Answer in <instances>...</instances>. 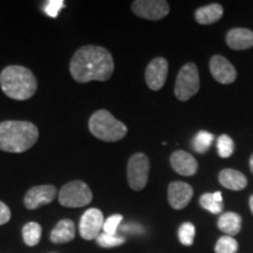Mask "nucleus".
<instances>
[{
  "instance_id": "f257e3e1",
  "label": "nucleus",
  "mask_w": 253,
  "mask_h": 253,
  "mask_svg": "<svg viewBox=\"0 0 253 253\" xmlns=\"http://www.w3.org/2000/svg\"><path fill=\"white\" fill-rule=\"evenodd\" d=\"M114 67V60L109 50L93 45L79 48L69 63L72 78L79 84L109 80Z\"/></svg>"
},
{
  "instance_id": "f03ea898",
  "label": "nucleus",
  "mask_w": 253,
  "mask_h": 253,
  "mask_svg": "<svg viewBox=\"0 0 253 253\" xmlns=\"http://www.w3.org/2000/svg\"><path fill=\"white\" fill-rule=\"evenodd\" d=\"M39 138L37 126L28 121H4L0 123V150L24 153Z\"/></svg>"
},
{
  "instance_id": "7ed1b4c3",
  "label": "nucleus",
  "mask_w": 253,
  "mask_h": 253,
  "mask_svg": "<svg viewBox=\"0 0 253 253\" xmlns=\"http://www.w3.org/2000/svg\"><path fill=\"white\" fill-rule=\"evenodd\" d=\"M0 86L9 99L24 101L31 99L38 88L37 78L23 66H8L0 74Z\"/></svg>"
},
{
  "instance_id": "20e7f679",
  "label": "nucleus",
  "mask_w": 253,
  "mask_h": 253,
  "mask_svg": "<svg viewBox=\"0 0 253 253\" xmlns=\"http://www.w3.org/2000/svg\"><path fill=\"white\" fill-rule=\"evenodd\" d=\"M89 131L104 142H116L122 140L128 132L125 123L116 120L108 110L100 109L89 119Z\"/></svg>"
},
{
  "instance_id": "39448f33",
  "label": "nucleus",
  "mask_w": 253,
  "mask_h": 253,
  "mask_svg": "<svg viewBox=\"0 0 253 253\" xmlns=\"http://www.w3.org/2000/svg\"><path fill=\"white\" fill-rule=\"evenodd\" d=\"M201 82L197 66L194 62L185 63L179 69L175 84V95L179 101H188L198 93Z\"/></svg>"
},
{
  "instance_id": "423d86ee",
  "label": "nucleus",
  "mask_w": 253,
  "mask_h": 253,
  "mask_svg": "<svg viewBox=\"0 0 253 253\" xmlns=\"http://www.w3.org/2000/svg\"><path fill=\"white\" fill-rule=\"evenodd\" d=\"M93 201V192L82 181H72L65 184L59 192V203L66 208L86 207Z\"/></svg>"
},
{
  "instance_id": "0eeeda50",
  "label": "nucleus",
  "mask_w": 253,
  "mask_h": 253,
  "mask_svg": "<svg viewBox=\"0 0 253 253\" xmlns=\"http://www.w3.org/2000/svg\"><path fill=\"white\" fill-rule=\"evenodd\" d=\"M150 162L145 154L136 153L129 158L128 168H126V177L128 184L135 191L144 189L149 178Z\"/></svg>"
},
{
  "instance_id": "6e6552de",
  "label": "nucleus",
  "mask_w": 253,
  "mask_h": 253,
  "mask_svg": "<svg viewBox=\"0 0 253 253\" xmlns=\"http://www.w3.org/2000/svg\"><path fill=\"white\" fill-rule=\"evenodd\" d=\"M135 15L147 20H161L169 14L170 6L166 0H136L131 4Z\"/></svg>"
},
{
  "instance_id": "1a4fd4ad",
  "label": "nucleus",
  "mask_w": 253,
  "mask_h": 253,
  "mask_svg": "<svg viewBox=\"0 0 253 253\" xmlns=\"http://www.w3.org/2000/svg\"><path fill=\"white\" fill-rule=\"evenodd\" d=\"M104 218L102 211L99 209H89L82 214L80 220V236L84 240L96 239L103 229Z\"/></svg>"
},
{
  "instance_id": "9d476101",
  "label": "nucleus",
  "mask_w": 253,
  "mask_h": 253,
  "mask_svg": "<svg viewBox=\"0 0 253 253\" xmlns=\"http://www.w3.org/2000/svg\"><path fill=\"white\" fill-rule=\"evenodd\" d=\"M169 65L164 58H155L149 62L145 69V82L153 90L162 89L167 81Z\"/></svg>"
},
{
  "instance_id": "9b49d317",
  "label": "nucleus",
  "mask_w": 253,
  "mask_h": 253,
  "mask_svg": "<svg viewBox=\"0 0 253 253\" xmlns=\"http://www.w3.org/2000/svg\"><path fill=\"white\" fill-rule=\"evenodd\" d=\"M56 189L54 185H38L28 190L25 195L24 204L28 210H36L42 205L49 204L54 201Z\"/></svg>"
},
{
  "instance_id": "f8f14e48",
  "label": "nucleus",
  "mask_w": 253,
  "mask_h": 253,
  "mask_svg": "<svg viewBox=\"0 0 253 253\" xmlns=\"http://www.w3.org/2000/svg\"><path fill=\"white\" fill-rule=\"evenodd\" d=\"M210 72L212 78L221 84H230L237 79V71L229 60L221 55H213L210 60Z\"/></svg>"
},
{
  "instance_id": "ddd939ff",
  "label": "nucleus",
  "mask_w": 253,
  "mask_h": 253,
  "mask_svg": "<svg viewBox=\"0 0 253 253\" xmlns=\"http://www.w3.org/2000/svg\"><path fill=\"white\" fill-rule=\"evenodd\" d=\"M194 196L192 186L184 182H172L168 188V201L172 209L182 210L191 202Z\"/></svg>"
},
{
  "instance_id": "4468645a",
  "label": "nucleus",
  "mask_w": 253,
  "mask_h": 253,
  "mask_svg": "<svg viewBox=\"0 0 253 253\" xmlns=\"http://www.w3.org/2000/svg\"><path fill=\"white\" fill-rule=\"evenodd\" d=\"M170 164L172 169L182 176H192L198 170L196 158L184 150L173 151L170 156Z\"/></svg>"
},
{
  "instance_id": "2eb2a0df",
  "label": "nucleus",
  "mask_w": 253,
  "mask_h": 253,
  "mask_svg": "<svg viewBox=\"0 0 253 253\" xmlns=\"http://www.w3.org/2000/svg\"><path fill=\"white\" fill-rule=\"evenodd\" d=\"M226 43L231 49L244 50L253 47V32L248 28H233L227 32Z\"/></svg>"
},
{
  "instance_id": "dca6fc26",
  "label": "nucleus",
  "mask_w": 253,
  "mask_h": 253,
  "mask_svg": "<svg viewBox=\"0 0 253 253\" xmlns=\"http://www.w3.org/2000/svg\"><path fill=\"white\" fill-rule=\"evenodd\" d=\"M218 181L224 188L233 190V191H239L246 188L248 185V178L244 173L235 169H224L219 172Z\"/></svg>"
},
{
  "instance_id": "f3484780",
  "label": "nucleus",
  "mask_w": 253,
  "mask_h": 253,
  "mask_svg": "<svg viewBox=\"0 0 253 253\" xmlns=\"http://www.w3.org/2000/svg\"><path fill=\"white\" fill-rule=\"evenodd\" d=\"M75 238V225L71 219L60 220L50 232V242L54 244H65Z\"/></svg>"
},
{
  "instance_id": "a211bd4d",
  "label": "nucleus",
  "mask_w": 253,
  "mask_h": 253,
  "mask_svg": "<svg viewBox=\"0 0 253 253\" xmlns=\"http://www.w3.org/2000/svg\"><path fill=\"white\" fill-rule=\"evenodd\" d=\"M224 9L219 4H210L199 7L195 12V19L201 25H211L223 17Z\"/></svg>"
},
{
  "instance_id": "6ab92c4d",
  "label": "nucleus",
  "mask_w": 253,
  "mask_h": 253,
  "mask_svg": "<svg viewBox=\"0 0 253 253\" xmlns=\"http://www.w3.org/2000/svg\"><path fill=\"white\" fill-rule=\"evenodd\" d=\"M217 225L225 236L233 237L238 235L242 229V217L236 212H225L219 217Z\"/></svg>"
},
{
  "instance_id": "aec40b11",
  "label": "nucleus",
  "mask_w": 253,
  "mask_h": 253,
  "mask_svg": "<svg viewBox=\"0 0 253 253\" xmlns=\"http://www.w3.org/2000/svg\"><path fill=\"white\" fill-rule=\"evenodd\" d=\"M201 207L208 210L211 213H220L223 211V196L220 191H216L213 194H204L199 198Z\"/></svg>"
},
{
  "instance_id": "412c9836",
  "label": "nucleus",
  "mask_w": 253,
  "mask_h": 253,
  "mask_svg": "<svg viewBox=\"0 0 253 253\" xmlns=\"http://www.w3.org/2000/svg\"><path fill=\"white\" fill-rule=\"evenodd\" d=\"M41 235H42V229H41L40 224L36 221H30L23 227L24 242L28 246H36L39 244Z\"/></svg>"
},
{
  "instance_id": "4be33fe9",
  "label": "nucleus",
  "mask_w": 253,
  "mask_h": 253,
  "mask_svg": "<svg viewBox=\"0 0 253 253\" xmlns=\"http://www.w3.org/2000/svg\"><path fill=\"white\" fill-rule=\"evenodd\" d=\"M213 141L214 136L212 134H210V132L205 130H201L197 132L194 141H192V148H194V150L197 151L198 154H205L209 150V148L211 147Z\"/></svg>"
},
{
  "instance_id": "5701e85b",
  "label": "nucleus",
  "mask_w": 253,
  "mask_h": 253,
  "mask_svg": "<svg viewBox=\"0 0 253 253\" xmlns=\"http://www.w3.org/2000/svg\"><path fill=\"white\" fill-rule=\"evenodd\" d=\"M238 251V243L233 237L223 236L218 239L214 252L216 253H237Z\"/></svg>"
},
{
  "instance_id": "b1692460",
  "label": "nucleus",
  "mask_w": 253,
  "mask_h": 253,
  "mask_svg": "<svg viewBox=\"0 0 253 253\" xmlns=\"http://www.w3.org/2000/svg\"><path fill=\"white\" fill-rule=\"evenodd\" d=\"M217 150L221 158H229L235 151V142L229 135H220L217 140Z\"/></svg>"
},
{
  "instance_id": "393cba45",
  "label": "nucleus",
  "mask_w": 253,
  "mask_h": 253,
  "mask_svg": "<svg viewBox=\"0 0 253 253\" xmlns=\"http://www.w3.org/2000/svg\"><path fill=\"white\" fill-rule=\"evenodd\" d=\"M195 233H196V229H195L194 224L189 223V221L183 223L182 225L178 227L179 242H181L182 244L185 246H191L192 244H194Z\"/></svg>"
},
{
  "instance_id": "a878e982",
  "label": "nucleus",
  "mask_w": 253,
  "mask_h": 253,
  "mask_svg": "<svg viewBox=\"0 0 253 253\" xmlns=\"http://www.w3.org/2000/svg\"><path fill=\"white\" fill-rule=\"evenodd\" d=\"M97 244L100 246H102L104 249H110V248H115V246L122 245L123 243L126 242V239L121 236H112L108 235V233L101 232L96 238Z\"/></svg>"
},
{
  "instance_id": "bb28decb",
  "label": "nucleus",
  "mask_w": 253,
  "mask_h": 253,
  "mask_svg": "<svg viewBox=\"0 0 253 253\" xmlns=\"http://www.w3.org/2000/svg\"><path fill=\"white\" fill-rule=\"evenodd\" d=\"M122 220H123V216L120 213L113 214V216L107 218L103 223V229H102L103 232L108 233V235H112V236H116L119 225L121 224Z\"/></svg>"
},
{
  "instance_id": "cd10ccee",
  "label": "nucleus",
  "mask_w": 253,
  "mask_h": 253,
  "mask_svg": "<svg viewBox=\"0 0 253 253\" xmlns=\"http://www.w3.org/2000/svg\"><path fill=\"white\" fill-rule=\"evenodd\" d=\"M65 7V1L63 0H49L46 2L45 12L50 18H56L59 15L60 9Z\"/></svg>"
},
{
  "instance_id": "c85d7f7f",
  "label": "nucleus",
  "mask_w": 253,
  "mask_h": 253,
  "mask_svg": "<svg viewBox=\"0 0 253 253\" xmlns=\"http://www.w3.org/2000/svg\"><path fill=\"white\" fill-rule=\"evenodd\" d=\"M11 219V210L6 204L0 201V225H4Z\"/></svg>"
},
{
  "instance_id": "c756f323",
  "label": "nucleus",
  "mask_w": 253,
  "mask_h": 253,
  "mask_svg": "<svg viewBox=\"0 0 253 253\" xmlns=\"http://www.w3.org/2000/svg\"><path fill=\"white\" fill-rule=\"evenodd\" d=\"M250 209H251V212L253 213V195L250 197Z\"/></svg>"
},
{
  "instance_id": "7c9ffc66",
  "label": "nucleus",
  "mask_w": 253,
  "mask_h": 253,
  "mask_svg": "<svg viewBox=\"0 0 253 253\" xmlns=\"http://www.w3.org/2000/svg\"><path fill=\"white\" fill-rule=\"evenodd\" d=\"M250 169H251V171L253 173V154H252L251 158H250Z\"/></svg>"
}]
</instances>
